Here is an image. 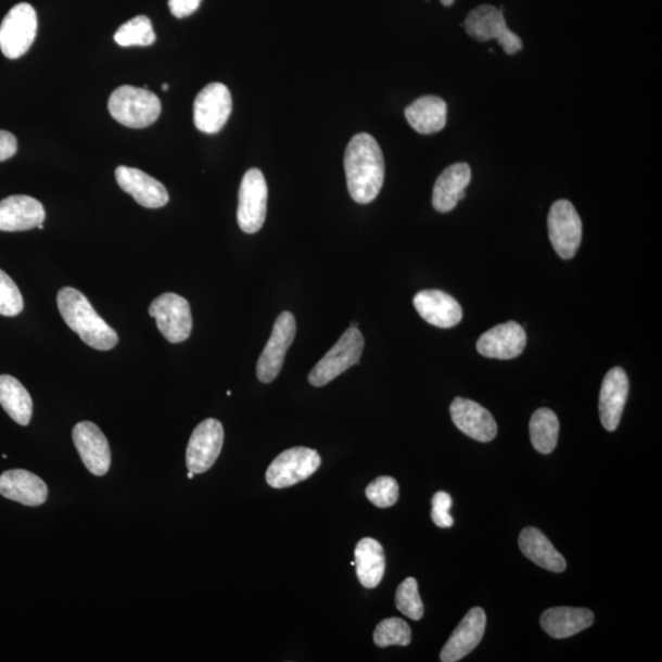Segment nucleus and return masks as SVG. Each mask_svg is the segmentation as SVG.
<instances>
[{"instance_id":"obj_1","label":"nucleus","mask_w":662,"mask_h":662,"mask_svg":"<svg viewBox=\"0 0 662 662\" xmlns=\"http://www.w3.org/2000/svg\"><path fill=\"white\" fill-rule=\"evenodd\" d=\"M344 167L348 193L358 204H370L384 183L385 165L382 149L367 132L355 136L345 151Z\"/></svg>"},{"instance_id":"obj_2","label":"nucleus","mask_w":662,"mask_h":662,"mask_svg":"<svg viewBox=\"0 0 662 662\" xmlns=\"http://www.w3.org/2000/svg\"><path fill=\"white\" fill-rule=\"evenodd\" d=\"M56 305L66 326L82 342L100 352H109L118 344V335L93 309L89 300L73 288H64L56 296Z\"/></svg>"},{"instance_id":"obj_3","label":"nucleus","mask_w":662,"mask_h":662,"mask_svg":"<svg viewBox=\"0 0 662 662\" xmlns=\"http://www.w3.org/2000/svg\"><path fill=\"white\" fill-rule=\"evenodd\" d=\"M109 111L122 126L143 129L158 119L161 101L154 92L125 85L112 92Z\"/></svg>"},{"instance_id":"obj_4","label":"nucleus","mask_w":662,"mask_h":662,"mask_svg":"<svg viewBox=\"0 0 662 662\" xmlns=\"http://www.w3.org/2000/svg\"><path fill=\"white\" fill-rule=\"evenodd\" d=\"M365 340L361 331L349 327L339 342L329 349V353L320 359L308 375V381L314 386H324L336 377L343 374L349 367L357 365L361 358Z\"/></svg>"},{"instance_id":"obj_5","label":"nucleus","mask_w":662,"mask_h":662,"mask_svg":"<svg viewBox=\"0 0 662 662\" xmlns=\"http://www.w3.org/2000/svg\"><path fill=\"white\" fill-rule=\"evenodd\" d=\"M37 14L33 5L18 3L11 9L0 25V50L9 60L21 59L36 39Z\"/></svg>"},{"instance_id":"obj_6","label":"nucleus","mask_w":662,"mask_h":662,"mask_svg":"<svg viewBox=\"0 0 662 662\" xmlns=\"http://www.w3.org/2000/svg\"><path fill=\"white\" fill-rule=\"evenodd\" d=\"M463 27L472 39L480 42L497 40L507 54L523 49V41L507 26L505 14L494 5H480L471 11Z\"/></svg>"},{"instance_id":"obj_7","label":"nucleus","mask_w":662,"mask_h":662,"mask_svg":"<svg viewBox=\"0 0 662 662\" xmlns=\"http://www.w3.org/2000/svg\"><path fill=\"white\" fill-rule=\"evenodd\" d=\"M149 315L156 319L160 333L168 343H183L191 336L193 329L191 306L182 296L164 293L150 305Z\"/></svg>"},{"instance_id":"obj_8","label":"nucleus","mask_w":662,"mask_h":662,"mask_svg":"<svg viewBox=\"0 0 662 662\" xmlns=\"http://www.w3.org/2000/svg\"><path fill=\"white\" fill-rule=\"evenodd\" d=\"M321 458L317 450L305 447L282 451L267 470L268 485L272 488H288L309 479L319 469Z\"/></svg>"},{"instance_id":"obj_9","label":"nucleus","mask_w":662,"mask_h":662,"mask_svg":"<svg viewBox=\"0 0 662 662\" xmlns=\"http://www.w3.org/2000/svg\"><path fill=\"white\" fill-rule=\"evenodd\" d=\"M268 184L260 169L251 168L242 178L238 221L245 233H257L267 217Z\"/></svg>"},{"instance_id":"obj_10","label":"nucleus","mask_w":662,"mask_h":662,"mask_svg":"<svg viewBox=\"0 0 662 662\" xmlns=\"http://www.w3.org/2000/svg\"><path fill=\"white\" fill-rule=\"evenodd\" d=\"M547 225L556 253L562 259H572L581 247L583 235V224L574 205L564 199L557 201L548 214Z\"/></svg>"},{"instance_id":"obj_11","label":"nucleus","mask_w":662,"mask_h":662,"mask_svg":"<svg viewBox=\"0 0 662 662\" xmlns=\"http://www.w3.org/2000/svg\"><path fill=\"white\" fill-rule=\"evenodd\" d=\"M232 98L229 88L221 82H212L198 93L193 107V119L198 130L216 135L229 120Z\"/></svg>"},{"instance_id":"obj_12","label":"nucleus","mask_w":662,"mask_h":662,"mask_svg":"<svg viewBox=\"0 0 662 662\" xmlns=\"http://www.w3.org/2000/svg\"><path fill=\"white\" fill-rule=\"evenodd\" d=\"M224 438L225 432L220 421L207 419L199 423L187 447L188 470L195 475L211 470L221 454Z\"/></svg>"},{"instance_id":"obj_13","label":"nucleus","mask_w":662,"mask_h":662,"mask_svg":"<svg viewBox=\"0 0 662 662\" xmlns=\"http://www.w3.org/2000/svg\"><path fill=\"white\" fill-rule=\"evenodd\" d=\"M296 320L290 311H282L272 328L267 346L264 347L257 365V375L262 383L277 380L282 370L283 359L296 336Z\"/></svg>"},{"instance_id":"obj_14","label":"nucleus","mask_w":662,"mask_h":662,"mask_svg":"<svg viewBox=\"0 0 662 662\" xmlns=\"http://www.w3.org/2000/svg\"><path fill=\"white\" fill-rule=\"evenodd\" d=\"M74 446L77 448L84 466L94 476H105L111 467L110 443L93 422L82 421L73 429Z\"/></svg>"},{"instance_id":"obj_15","label":"nucleus","mask_w":662,"mask_h":662,"mask_svg":"<svg viewBox=\"0 0 662 662\" xmlns=\"http://www.w3.org/2000/svg\"><path fill=\"white\" fill-rule=\"evenodd\" d=\"M450 416L454 424L472 440L486 443L497 436L498 428L494 416L475 402L456 397L450 405Z\"/></svg>"},{"instance_id":"obj_16","label":"nucleus","mask_w":662,"mask_h":662,"mask_svg":"<svg viewBox=\"0 0 662 662\" xmlns=\"http://www.w3.org/2000/svg\"><path fill=\"white\" fill-rule=\"evenodd\" d=\"M486 613L481 608L471 609L451 633L441 651V661L457 662L466 658L481 642L486 629Z\"/></svg>"},{"instance_id":"obj_17","label":"nucleus","mask_w":662,"mask_h":662,"mask_svg":"<svg viewBox=\"0 0 662 662\" xmlns=\"http://www.w3.org/2000/svg\"><path fill=\"white\" fill-rule=\"evenodd\" d=\"M480 355L488 358L513 359L522 355L526 346V333L517 321H507L486 331L478 342Z\"/></svg>"},{"instance_id":"obj_18","label":"nucleus","mask_w":662,"mask_h":662,"mask_svg":"<svg viewBox=\"0 0 662 662\" xmlns=\"http://www.w3.org/2000/svg\"><path fill=\"white\" fill-rule=\"evenodd\" d=\"M629 393L626 372L621 367H613L603 378L600 392V419L604 430L616 431Z\"/></svg>"},{"instance_id":"obj_19","label":"nucleus","mask_w":662,"mask_h":662,"mask_svg":"<svg viewBox=\"0 0 662 662\" xmlns=\"http://www.w3.org/2000/svg\"><path fill=\"white\" fill-rule=\"evenodd\" d=\"M116 179L123 192L130 194L139 205L148 209H158L168 203L166 187L138 168L119 166Z\"/></svg>"},{"instance_id":"obj_20","label":"nucleus","mask_w":662,"mask_h":662,"mask_svg":"<svg viewBox=\"0 0 662 662\" xmlns=\"http://www.w3.org/2000/svg\"><path fill=\"white\" fill-rule=\"evenodd\" d=\"M46 212L37 199L12 195L0 202V231L18 232L35 229L43 224Z\"/></svg>"},{"instance_id":"obj_21","label":"nucleus","mask_w":662,"mask_h":662,"mask_svg":"<svg viewBox=\"0 0 662 662\" xmlns=\"http://www.w3.org/2000/svg\"><path fill=\"white\" fill-rule=\"evenodd\" d=\"M413 306L429 324L449 329L460 323L462 309L459 302L440 290H424L413 298Z\"/></svg>"},{"instance_id":"obj_22","label":"nucleus","mask_w":662,"mask_h":662,"mask_svg":"<svg viewBox=\"0 0 662 662\" xmlns=\"http://www.w3.org/2000/svg\"><path fill=\"white\" fill-rule=\"evenodd\" d=\"M0 495L26 507H39L49 497V488L30 471L9 470L0 475Z\"/></svg>"},{"instance_id":"obj_23","label":"nucleus","mask_w":662,"mask_h":662,"mask_svg":"<svg viewBox=\"0 0 662 662\" xmlns=\"http://www.w3.org/2000/svg\"><path fill=\"white\" fill-rule=\"evenodd\" d=\"M471 168L458 163L444 169L433 188L432 204L440 213H449L466 199V189L471 182Z\"/></svg>"},{"instance_id":"obj_24","label":"nucleus","mask_w":662,"mask_h":662,"mask_svg":"<svg viewBox=\"0 0 662 662\" xmlns=\"http://www.w3.org/2000/svg\"><path fill=\"white\" fill-rule=\"evenodd\" d=\"M595 616L589 609L552 608L543 613L542 627L555 639H565L589 628Z\"/></svg>"},{"instance_id":"obj_25","label":"nucleus","mask_w":662,"mask_h":662,"mask_svg":"<svg viewBox=\"0 0 662 662\" xmlns=\"http://www.w3.org/2000/svg\"><path fill=\"white\" fill-rule=\"evenodd\" d=\"M520 550L542 569L555 573H562L566 569L564 557L558 552L550 540L540 530L525 527L519 536Z\"/></svg>"},{"instance_id":"obj_26","label":"nucleus","mask_w":662,"mask_h":662,"mask_svg":"<svg viewBox=\"0 0 662 662\" xmlns=\"http://www.w3.org/2000/svg\"><path fill=\"white\" fill-rule=\"evenodd\" d=\"M447 103L438 97H423L405 110L409 125L420 135H434L447 125Z\"/></svg>"},{"instance_id":"obj_27","label":"nucleus","mask_w":662,"mask_h":662,"mask_svg":"<svg viewBox=\"0 0 662 662\" xmlns=\"http://www.w3.org/2000/svg\"><path fill=\"white\" fill-rule=\"evenodd\" d=\"M356 573L359 583L367 589L381 584L385 572V555L380 543L365 537L355 548Z\"/></svg>"},{"instance_id":"obj_28","label":"nucleus","mask_w":662,"mask_h":662,"mask_svg":"<svg viewBox=\"0 0 662 662\" xmlns=\"http://www.w3.org/2000/svg\"><path fill=\"white\" fill-rule=\"evenodd\" d=\"M0 405L18 424L27 425L33 418L34 404L30 394L16 378L0 375Z\"/></svg>"},{"instance_id":"obj_29","label":"nucleus","mask_w":662,"mask_h":662,"mask_svg":"<svg viewBox=\"0 0 662 662\" xmlns=\"http://www.w3.org/2000/svg\"><path fill=\"white\" fill-rule=\"evenodd\" d=\"M530 440L537 451L551 454L560 434V421L550 409H538L532 416L529 423Z\"/></svg>"},{"instance_id":"obj_30","label":"nucleus","mask_w":662,"mask_h":662,"mask_svg":"<svg viewBox=\"0 0 662 662\" xmlns=\"http://www.w3.org/2000/svg\"><path fill=\"white\" fill-rule=\"evenodd\" d=\"M115 41L122 47H148L154 44L156 35L153 23L144 15L131 18V21L123 24L118 28L115 35Z\"/></svg>"},{"instance_id":"obj_31","label":"nucleus","mask_w":662,"mask_h":662,"mask_svg":"<svg viewBox=\"0 0 662 662\" xmlns=\"http://www.w3.org/2000/svg\"><path fill=\"white\" fill-rule=\"evenodd\" d=\"M373 640L374 645L380 648L391 646L408 647L411 642V628L402 619H386L378 624Z\"/></svg>"},{"instance_id":"obj_32","label":"nucleus","mask_w":662,"mask_h":662,"mask_svg":"<svg viewBox=\"0 0 662 662\" xmlns=\"http://www.w3.org/2000/svg\"><path fill=\"white\" fill-rule=\"evenodd\" d=\"M396 609L406 618L420 621L423 618L424 608L419 593V585L415 578L405 580L395 595Z\"/></svg>"},{"instance_id":"obj_33","label":"nucleus","mask_w":662,"mask_h":662,"mask_svg":"<svg viewBox=\"0 0 662 662\" xmlns=\"http://www.w3.org/2000/svg\"><path fill=\"white\" fill-rule=\"evenodd\" d=\"M366 496L378 508H390L399 499V485L391 476H381L366 488Z\"/></svg>"},{"instance_id":"obj_34","label":"nucleus","mask_w":662,"mask_h":662,"mask_svg":"<svg viewBox=\"0 0 662 662\" xmlns=\"http://www.w3.org/2000/svg\"><path fill=\"white\" fill-rule=\"evenodd\" d=\"M24 309L21 290L11 277L0 269V316L15 317Z\"/></svg>"},{"instance_id":"obj_35","label":"nucleus","mask_w":662,"mask_h":662,"mask_svg":"<svg viewBox=\"0 0 662 662\" xmlns=\"http://www.w3.org/2000/svg\"><path fill=\"white\" fill-rule=\"evenodd\" d=\"M453 499L447 492H437L432 498V520L438 527L448 529L454 525V519L449 514Z\"/></svg>"},{"instance_id":"obj_36","label":"nucleus","mask_w":662,"mask_h":662,"mask_svg":"<svg viewBox=\"0 0 662 662\" xmlns=\"http://www.w3.org/2000/svg\"><path fill=\"white\" fill-rule=\"evenodd\" d=\"M201 4L202 0H168L169 11L178 18L194 14Z\"/></svg>"},{"instance_id":"obj_37","label":"nucleus","mask_w":662,"mask_h":662,"mask_svg":"<svg viewBox=\"0 0 662 662\" xmlns=\"http://www.w3.org/2000/svg\"><path fill=\"white\" fill-rule=\"evenodd\" d=\"M17 151V140L13 132L0 130V163L12 158Z\"/></svg>"},{"instance_id":"obj_38","label":"nucleus","mask_w":662,"mask_h":662,"mask_svg":"<svg viewBox=\"0 0 662 662\" xmlns=\"http://www.w3.org/2000/svg\"><path fill=\"white\" fill-rule=\"evenodd\" d=\"M444 7H451L454 4V0H441Z\"/></svg>"},{"instance_id":"obj_39","label":"nucleus","mask_w":662,"mask_h":662,"mask_svg":"<svg viewBox=\"0 0 662 662\" xmlns=\"http://www.w3.org/2000/svg\"><path fill=\"white\" fill-rule=\"evenodd\" d=\"M194 475H195L194 472L189 471L187 476H188V479H193Z\"/></svg>"},{"instance_id":"obj_40","label":"nucleus","mask_w":662,"mask_h":662,"mask_svg":"<svg viewBox=\"0 0 662 662\" xmlns=\"http://www.w3.org/2000/svg\"><path fill=\"white\" fill-rule=\"evenodd\" d=\"M168 88H169V87H168V85H167V84H164V85H163V89H164L165 91H167V90H168Z\"/></svg>"}]
</instances>
